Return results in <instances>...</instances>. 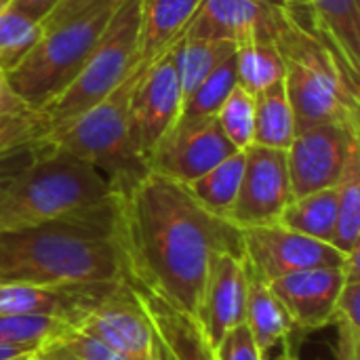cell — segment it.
Segmentation results:
<instances>
[{"instance_id": "cell-23", "label": "cell", "mask_w": 360, "mask_h": 360, "mask_svg": "<svg viewBox=\"0 0 360 360\" xmlns=\"http://www.w3.org/2000/svg\"><path fill=\"white\" fill-rule=\"evenodd\" d=\"M335 192L338 217L331 245L340 253L350 255L360 249V146L352 150Z\"/></svg>"}, {"instance_id": "cell-9", "label": "cell", "mask_w": 360, "mask_h": 360, "mask_svg": "<svg viewBox=\"0 0 360 360\" xmlns=\"http://www.w3.org/2000/svg\"><path fill=\"white\" fill-rule=\"evenodd\" d=\"M243 257L268 283L312 268H344L348 259L333 245L304 236L281 224L243 230Z\"/></svg>"}, {"instance_id": "cell-1", "label": "cell", "mask_w": 360, "mask_h": 360, "mask_svg": "<svg viewBox=\"0 0 360 360\" xmlns=\"http://www.w3.org/2000/svg\"><path fill=\"white\" fill-rule=\"evenodd\" d=\"M112 192L124 278L196 321L215 257L243 255V230L205 209L188 186L150 169Z\"/></svg>"}, {"instance_id": "cell-4", "label": "cell", "mask_w": 360, "mask_h": 360, "mask_svg": "<svg viewBox=\"0 0 360 360\" xmlns=\"http://www.w3.org/2000/svg\"><path fill=\"white\" fill-rule=\"evenodd\" d=\"M135 80L137 65L99 103L46 133L55 148L95 167L110 181L112 190L133 184L148 171L131 112Z\"/></svg>"}, {"instance_id": "cell-24", "label": "cell", "mask_w": 360, "mask_h": 360, "mask_svg": "<svg viewBox=\"0 0 360 360\" xmlns=\"http://www.w3.org/2000/svg\"><path fill=\"white\" fill-rule=\"evenodd\" d=\"M236 46L226 40H198L181 36L173 44L175 65L181 82L184 99L230 55H234Z\"/></svg>"}, {"instance_id": "cell-39", "label": "cell", "mask_w": 360, "mask_h": 360, "mask_svg": "<svg viewBox=\"0 0 360 360\" xmlns=\"http://www.w3.org/2000/svg\"><path fill=\"white\" fill-rule=\"evenodd\" d=\"M34 350L21 348V346H0V360H13L25 354H32Z\"/></svg>"}, {"instance_id": "cell-21", "label": "cell", "mask_w": 360, "mask_h": 360, "mask_svg": "<svg viewBox=\"0 0 360 360\" xmlns=\"http://www.w3.org/2000/svg\"><path fill=\"white\" fill-rule=\"evenodd\" d=\"M236 63V82L257 95L268 86L285 80V59L274 40H249L236 46L234 51Z\"/></svg>"}, {"instance_id": "cell-18", "label": "cell", "mask_w": 360, "mask_h": 360, "mask_svg": "<svg viewBox=\"0 0 360 360\" xmlns=\"http://www.w3.org/2000/svg\"><path fill=\"white\" fill-rule=\"evenodd\" d=\"M245 259V257H243ZM247 270V316L245 323L259 348V352L268 359V354L283 344L291 333V321L281 306L278 297L272 293L270 283L257 276L251 266L245 262Z\"/></svg>"}, {"instance_id": "cell-32", "label": "cell", "mask_w": 360, "mask_h": 360, "mask_svg": "<svg viewBox=\"0 0 360 360\" xmlns=\"http://www.w3.org/2000/svg\"><path fill=\"white\" fill-rule=\"evenodd\" d=\"M215 356L217 360H266V356L259 352L247 323L226 333V338L215 348Z\"/></svg>"}, {"instance_id": "cell-41", "label": "cell", "mask_w": 360, "mask_h": 360, "mask_svg": "<svg viewBox=\"0 0 360 360\" xmlns=\"http://www.w3.org/2000/svg\"><path fill=\"white\" fill-rule=\"evenodd\" d=\"M27 356H30V354H25V356H19V359H13V360H25Z\"/></svg>"}, {"instance_id": "cell-31", "label": "cell", "mask_w": 360, "mask_h": 360, "mask_svg": "<svg viewBox=\"0 0 360 360\" xmlns=\"http://www.w3.org/2000/svg\"><path fill=\"white\" fill-rule=\"evenodd\" d=\"M55 338L84 360H129L124 354L116 352L112 346L101 342L99 338L86 333L74 325H68V323L61 327V331Z\"/></svg>"}, {"instance_id": "cell-14", "label": "cell", "mask_w": 360, "mask_h": 360, "mask_svg": "<svg viewBox=\"0 0 360 360\" xmlns=\"http://www.w3.org/2000/svg\"><path fill=\"white\" fill-rule=\"evenodd\" d=\"M276 30L278 6L268 0H202L181 36L238 46L249 40H274Z\"/></svg>"}, {"instance_id": "cell-34", "label": "cell", "mask_w": 360, "mask_h": 360, "mask_svg": "<svg viewBox=\"0 0 360 360\" xmlns=\"http://www.w3.org/2000/svg\"><path fill=\"white\" fill-rule=\"evenodd\" d=\"M338 327V342L333 350V360H360V329L348 325Z\"/></svg>"}, {"instance_id": "cell-33", "label": "cell", "mask_w": 360, "mask_h": 360, "mask_svg": "<svg viewBox=\"0 0 360 360\" xmlns=\"http://www.w3.org/2000/svg\"><path fill=\"white\" fill-rule=\"evenodd\" d=\"M105 2H112V0H61L53 8V13L42 21V30L49 32V30H53V27H57L61 23H68V21L89 13L91 8H97V6L105 4Z\"/></svg>"}, {"instance_id": "cell-22", "label": "cell", "mask_w": 360, "mask_h": 360, "mask_svg": "<svg viewBox=\"0 0 360 360\" xmlns=\"http://www.w3.org/2000/svg\"><path fill=\"white\" fill-rule=\"evenodd\" d=\"M243 171H245V152L238 150L230 154L226 160H221L219 165H215L211 171L188 184V190L205 209L228 219L234 200L238 196Z\"/></svg>"}, {"instance_id": "cell-15", "label": "cell", "mask_w": 360, "mask_h": 360, "mask_svg": "<svg viewBox=\"0 0 360 360\" xmlns=\"http://www.w3.org/2000/svg\"><path fill=\"white\" fill-rule=\"evenodd\" d=\"M247 316V270L243 255L221 253L215 257L205 283L198 327L215 350L228 331L243 325Z\"/></svg>"}, {"instance_id": "cell-6", "label": "cell", "mask_w": 360, "mask_h": 360, "mask_svg": "<svg viewBox=\"0 0 360 360\" xmlns=\"http://www.w3.org/2000/svg\"><path fill=\"white\" fill-rule=\"evenodd\" d=\"M143 0H122L74 82L40 114L49 131L108 97L137 65Z\"/></svg>"}, {"instance_id": "cell-43", "label": "cell", "mask_w": 360, "mask_h": 360, "mask_svg": "<svg viewBox=\"0 0 360 360\" xmlns=\"http://www.w3.org/2000/svg\"><path fill=\"white\" fill-rule=\"evenodd\" d=\"M32 354H34V352H32ZM27 359H30V356H27ZM27 359H25V360H27Z\"/></svg>"}, {"instance_id": "cell-8", "label": "cell", "mask_w": 360, "mask_h": 360, "mask_svg": "<svg viewBox=\"0 0 360 360\" xmlns=\"http://www.w3.org/2000/svg\"><path fill=\"white\" fill-rule=\"evenodd\" d=\"M234 152L215 116L179 118L148 156V169L188 186Z\"/></svg>"}, {"instance_id": "cell-29", "label": "cell", "mask_w": 360, "mask_h": 360, "mask_svg": "<svg viewBox=\"0 0 360 360\" xmlns=\"http://www.w3.org/2000/svg\"><path fill=\"white\" fill-rule=\"evenodd\" d=\"M65 323L53 316H13L0 314V346H21L36 350L55 338Z\"/></svg>"}, {"instance_id": "cell-7", "label": "cell", "mask_w": 360, "mask_h": 360, "mask_svg": "<svg viewBox=\"0 0 360 360\" xmlns=\"http://www.w3.org/2000/svg\"><path fill=\"white\" fill-rule=\"evenodd\" d=\"M68 325L99 338L129 360H156L152 323L124 278L105 287Z\"/></svg>"}, {"instance_id": "cell-16", "label": "cell", "mask_w": 360, "mask_h": 360, "mask_svg": "<svg viewBox=\"0 0 360 360\" xmlns=\"http://www.w3.org/2000/svg\"><path fill=\"white\" fill-rule=\"evenodd\" d=\"M141 302L152 329L156 344V360H217L215 350L205 340L198 323L165 302L152 289L124 278Z\"/></svg>"}, {"instance_id": "cell-3", "label": "cell", "mask_w": 360, "mask_h": 360, "mask_svg": "<svg viewBox=\"0 0 360 360\" xmlns=\"http://www.w3.org/2000/svg\"><path fill=\"white\" fill-rule=\"evenodd\" d=\"M110 198L112 186L95 167L46 139L42 154L0 198V232L59 219Z\"/></svg>"}, {"instance_id": "cell-26", "label": "cell", "mask_w": 360, "mask_h": 360, "mask_svg": "<svg viewBox=\"0 0 360 360\" xmlns=\"http://www.w3.org/2000/svg\"><path fill=\"white\" fill-rule=\"evenodd\" d=\"M42 23L6 4L0 8V68L8 74L42 38Z\"/></svg>"}, {"instance_id": "cell-30", "label": "cell", "mask_w": 360, "mask_h": 360, "mask_svg": "<svg viewBox=\"0 0 360 360\" xmlns=\"http://www.w3.org/2000/svg\"><path fill=\"white\" fill-rule=\"evenodd\" d=\"M49 133V120L40 112L21 116H0V152L36 141Z\"/></svg>"}, {"instance_id": "cell-27", "label": "cell", "mask_w": 360, "mask_h": 360, "mask_svg": "<svg viewBox=\"0 0 360 360\" xmlns=\"http://www.w3.org/2000/svg\"><path fill=\"white\" fill-rule=\"evenodd\" d=\"M236 84H238L236 82V63H234V55H230L184 99L179 118L215 116Z\"/></svg>"}, {"instance_id": "cell-13", "label": "cell", "mask_w": 360, "mask_h": 360, "mask_svg": "<svg viewBox=\"0 0 360 360\" xmlns=\"http://www.w3.org/2000/svg\"><path fill=\"white\" fill-rule=\"evenodd\" d=\"M344 276V268H312L270 281L295 335L304 338L333 325Z\"/></svg>"}, {"instance_id": "cell-42", "label": "cell", "mask_w": 360, "mask_h": 360, "mask_svg": "<svg viewBox=\"0 0 360 360\" xmlns=\"http://www.w3.org/2000/svg\"><path fill=\"white\" fill-rule=\"evenodd\" d=\"M27 360H38V359H36V356H34V354H30V359H27Z\"/></svg>"}, {"instance_id": "cell-12", "label": "cell", "mask_w": 360, "mask_h": 360, "mask_svg": "<svg viewBox=\"0 0 360 360\" xmlns=\"http://www.w3.org/2000/svg\"><path fill=\"white\" fill-rule=\"evenodd\" d=\"M181 108L184 93L175 65V53L171 46L152 59L146 68H137V80L131 95V112L146 162L156 143L179 120Z\"/></svg>"}, {"instance_id": "cell-25", "label": "cell", "mask_w": 360, "mask_h": 360, "mask_svg": "<svg viewBox=\"0 0 360 360\" xmlns=\"http://www.w3.org/2000/svg\"><path fill=\"white\" fill-rule=\"evenodd\" d=\"M354 70L360 68V0H304Z\"/></svg>"}, {"instance_id": "cell-10", "label": "cell", "mask_w": 360, "mask_h": 360, "mask_svg": "<svg viewBox=\"0 0 360 360\" xmlns=\"http://www.w3.org/2000/svg\"><path fill=\"white\" fill-rule=\"evenodd\" d=\"M245 171L230 221L240 230L276 224L293 200L287 150L251 143L245 150Z\"/></svg>"}, {"instance_id": "cell-28", "label": "cell", "mask_w": 360, "mask_h": 360, "mask_svg": "<svg viewBox=\"0 0 360 360\" xmlns=\"http://www.w3.org/2000/svg\"><path fill=\"white\" fill-rule=\"evenodd\" d=\"M215 118L226 137L234 143V148L245 150L253 143L255 133V95L236 84L221 103Z\"/></svg>"}, {"instance_id": "cell-20", "label": "cell", "mask_w": 360, "mask_h": 360, "mask_svg": "<svg viewBox=\"0 0 360 360\" xmlns=\"http://www.w3.org/2000/svg\"><path fill=\"white\" fill-rule=\"evenodd\" d=\"M295 139V118L287 97L285 80L255 95L253 143L287 150Z\"/></svg>"}, {"instance_id": "cell-35", "label": "cell", "mask_w": 360, "mask_h": 360, "mask_svg": "<svg viewBox=\"0 0 360 360\" xmlns=\"http://www.w3.org/2000/svg\"><path fill=\"white\" fill-rule=\"evenodd\" d=\"M30 112L32 110L13 91V86L8 84L6 72L0 68V116H21V114H30Z\"/></svg>"}, {"instance_id": "cell-36", "label": "cell", "mask_w": 360, "mask_h": 360, "mask_svg": "<svg viewBox=\"0 0 360 360\" xmlns=\"http://www.w3.org/2000/svg\"><path fill=\"white\" fill-rule=\"evenodd\" d=\"M59 2H61V0H11L8 4L15 6L17 11L25 13L27 17H32V19H36V21L42 23V21L53 13V8H55Z\"/></svg>"}, {"instance_id": "cell-37", "label": "cell", "mask_w": 360, "mask_h": 360, "mask_svg": "<svg viewBox=\"0 0 360 360\" xmlns=\"http://www.w3.org/2000/svg\"><path fill=\"white\" fill-rule=\"evenodd\" d=\"M34 356L38 360H84L76 352H72L65 344H61L57 338H51L42 346H38L34 350Z\"/></svg>"}, {"instance_id": "cell-2", "label": "cell", "mask_w": 360, "mask_h": 360, "mask_svg": "<svg viewBox=\"0 0 360 360\" xmlns=\"http://www.w3.org/2000/svg\"><path fill=\"white\" fill-rule=\"evenodd\" d=\"M122 278L114 192L91 209L0 232V285L84 287Z\"/></svg>"}, {"instance_id": "cell-40", "label": "cell", "mask_w": 360, "mask_h": 360, "mask_svg": "<svg viewBox=\"0 0 360 360\" xmlns=\"http://www.w3.org/2000/svg\"><path fill=\"white\" fill-rule=\"evenodd\" d=\"M8 2H11V0H0V8H2V6H6Z\"/></svg>"}, {"instance_id": "cell-19", "label": "cell", "mask_w": 360, "mask_h": 360, "mask_svg": "<svg viewBox=\"0 0 360 360\" xmlns=\"http://www.w3.org/2000/svg\"><path fill=\"white\" fill-rule=\"evenodd\" d=\"M335 217H338V192L335 188H327L293 198L285 207L276 224L331 245Z\"/></svg>"}, {"instance_id": "cell-17", "label": "cell", "mask_w": 360, "mask_h": 360, "mask_svg": "<svg viewBox=\"0 0 360 360\" xmlns=\"http://www.w3.org/2000/svg\"><path fill=\"white\" fill-rule=\"evenodd\" d=\"M200 2L202 0H143L137 55L139 70L181 38Z\"/></svg>"}, {"instance_id": "cell-5", "label": "cell", "mask_w": 360, "mask_h": 360, "mask_svg": "<svg viewBox=\"0 0 360 360\" xmlns=\"http://www.w3.org/2000/svg\"><path fill=\"white\" fill-rule=\"evenodd\" d=\"M120 2H105L44 32L25 59L6 74L8 84L32 112L46 110L74 82Z\"/></svg>"}, {"instance_id": "cell-38", "label": "cell", "mask_w": 360, "mask_h": 360, "mask_svg": "<svg viewBox=\"0 0 360 360\" xmlns=\"http://www.w3.org/2000/svg\"><path fill=\"white\" fill-rule=\"evenodd\" d=\"M302 340H304V338L291 333V335L283 342V350L276 354V359L272 360H300V342H302Z\"/></svg>"}, {"instance_id": "cell-11", "label": "cell", "mask_w": 360, "mask_h": 360, "mask_svg": "<svg viewBox=\"0 0 360 360\" xmlns=\"http://www.w3.org/2000/svg\"><path fill=\"white\" fill-rule=\"evenodd\" d=\"M360 129L348 124H321L295 135L287 148V169L293 198L335 188L352 150L360 146Z\"/></svg>"}]
</instances>
